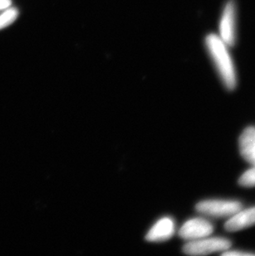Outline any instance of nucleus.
I'll use <instances>...</instances> for the list:
<instances>
[{"label":"nucleus","instance_id":"nucleus-10","mask_svg":"<svg viewBox=\"0 0 255 256\" xmlns=\"http://www.w3.org/2000/svg\"><path fill=\"white\" fill-rule=\"evenodd\" d=\"M238 184L246 188L255 186V165L242 174L238 180Z\"/></svg>","mask_w":255,"mask_h":256},{"label":"nucleus","instance_id":"nucleus-5","mask_svg":"<svg viewBox=\"0 0 255 256\" xmlns=\"http://www.w3.org/2000/svg\"><path fill=\"white\" fill-rule=\"evenodd\" d=\"M236 5L233 1H230L224 6L219 27V36L228 46L236 42Z\"/></svg>","mask_w":255,"mask_h":256},{"label":"nucleus","instance_id":"nucleus-4","mask_svg":"<svg viewBox=\"0 0 255 256\" xmlns=\"http://www.w3.org/2000/svg\"><path fill=\"white\" fill-rule=\"evenodd\" d=\"M214 232V226L204 218H192L186 222L179 230L180 238L186 240H196L210 236Z\"/></svg>","mask_w":255,"mask_h":256},{"label":"nucleus","instance_id":"nucleus-12","mask_svg":"<svg viewBox=\"0 0 255 256\" xmlns=\"http://www.w3.org/2000/svg\"><path fill=\"white\" fill-rule=\"evenodd\" d=\"M12 4V0H0V10H6Z\"/></svg>","mask_w":255,"mask_h":256},{"label":"nucleus","instance_id":"nucleus-9","mask_svg":"<svg viewBox=\"0 0 255 256\" xmlns=\"http://www.w3.org/2000/svg\"><path fill=\"white\" fill-rule=\"evenodd\" d=\"M18 16V11L15 8H8L0 14V29L4 28L12 24Z\"/></svg>","mask_w":255,"mask_h":256},{"label":"nucleus","instance_id":"nucleus-6","mask_svg":"<svg viewBox=\"0 0 255 256\" xmlns=\"http://www.w3.org/2000/svg\"><path fill=\"white\" fill-rule=\"evenodd\" d=\"M255 225V206L240 209L227 220L224 228L228 232H238Z\"/></svg>","mask_w":255,"mask_h":256},{"label":"nucleus","instance_id":"nucleus-2","mask_svg":"<svg viewBox=\"0 0 255 256\" xmlns=\"http://www.w3.org/2000/svg\"><path fill=\"white\" fill-rule=\"evenodd\" d=\"M231 247V242L223 237H204L188 242L183 252L190 256H204L214 252H224Z\"/></svg>","mask_w":255,"mask_h":256},{"label":"nucleus","instance_id":"nucleus-3","mask_svg":"<svg viewBox=\"0 0 255 256\" xmlns=\"http://www.w3.org/2000/svg\"><path fill=\"white\" fill-rule=\"evenodd\" d=\"M243 208L238 200L212 199L198 202L196 209L202 215L212 218H230Z\"/></svg>","mask_w":255,"mask_h":256},{"label":"nucleus","instance_id":"nucleus-7","mask_svg":"<svg viewBox=\"0 0 255 256\" xmlns=\"http://www.w3.org/2000/svg\"><path fill=\"white\" fill-rule=\"evenodd\" d=\"M175 232V223L170 218H164L160 219L155 225L150 229L146 236L148 242H164L170 239Z\"/></svg>","mask_w":255,"mask_h":256},{"label":"nucleus","instance_id":"nucleus-1","mask_svg":"<svg viewBox=\"0 0 255 256\" xmlns=\"http://www.w3.org/2000/svg\"><path fill=\"white\" fill-rule=\"evenodd\" d=\"M206 46L224 86L230 90L234 89L237 85V76L229 46L222 41L219 35L213 34L206 38Z\"/></svg>","mask_w":255,"mask_h":256},{"label":"nucleus","instance_id":"nucleus-11","mask_svg":"<svg viewBox=\"0 0 255 256\" xmlns=\"http://www.w3.org/2000/svg\"><path fill=\"white\" fill-rule=\"evenodd\" d=\"M224 256H254V253H250V252H238V250H226L223 253Z\"/></svg>","mask_w":255,"mask_h":256},{"label":"nucleus","instance_id":"nucleus-8","mask_svg":"<svg viewBox=\"0 0 255 256\" xmlns=\"http://www.w3.org/2000/svg\"><path fill=\"white\" fill-rule=\"evenodd\" d=\"M238 142L242 157L251 164L255 165V127L250 126L246 128Z\"/></svg>","mask_w":255,"mask_h":256}]
</instances>
